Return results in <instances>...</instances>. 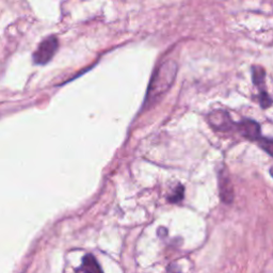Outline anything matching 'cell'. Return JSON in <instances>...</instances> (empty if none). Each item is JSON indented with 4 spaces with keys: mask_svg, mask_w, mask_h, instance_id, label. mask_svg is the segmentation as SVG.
I'll use <instances>...</instances> for the list:
<instances>
[{
    "mask_svg": "<svg viewBox=\"0 0 273 273\" xmlns=\"http://www.w3.org/2000/svg\"><path fill=\"white\" fill-rule=\"evenodd\" d=\"M58 47H59L58 39L54 37V35L42 41V43L38 47V49L33 54L34 63L40 65L48 63L55 56L56 52L58 51Z\"/></svg>",
    "mask_w": 273,
    "mask_h": 273,
    "instance_id": "obj_1",
    "label": "cell"
},
{
    "mask_svg": "<svg viewBox=\"0 0 273 273\" xmlns=\"http://www.w3.org/2000/svg\"><path fill=\"white\" fill-rule=\"evenodd\" d=\"M219 190L220 195L224 203L230 204L233 202L234 191H233V185L231 177L227 168H222L219 173Z\"/></svg>",
    "mask_w": 273,
    "mask_h": 273,
    "instance_id": "obj_2",
    "label": "cell"
},
{
    "mask_svg": "<svg viewBox=\"0 0 273 273\" xmlns=\"http://www.w3.org/2000/svg\"><path fill=\"white\" fill-rule=\"evenodd\" d=\"M238 129L241 135H243L245 138L250 140L258 141L263 139L260 137V127L258 123H256L255 121L244 120L238 125Z\"/></svg>",
    "mask_w": 273,
    "mask_h": 273,
    "instance_id": "obj_3",
    "label": "cell"
},
{
    "mask_svg": "<svg viewBox=\"0 0 273 273\" xmlns=\"http://www.w3.org/2000/svg\"><path fill=\"white\" fill-rule=\"evenodd\" d=\"M209 123L218 129L229 130L232 125V121L229 114L224 111H215L209 115Z\"/></svg>",
    "mask_w": 273,
    "mask_h": 273,
    "instance_id": "obj_4",
    "label": "cell"
},
{
    "mask_svg": "<svg viewBox=\"0 0 273 273\" xmlns=\"http://www.w3.org/2000/svg\"><path fill=\"white\" fill-rule=\"evenodd\" d=\"M80 271L82 273H104L97 260L91 254L86 255L82 259Z\"/></svg>",
    "mask_w": 273,
    "mask_h": 273,
    "instance_id": "obj_5",
    "label": "cell"
},
{
    "mask_svg": "<svg viewBox=\"0 0 273 273\" xmlns=\"http://www.w3.org/2000/svg\"><path fill=\"white\" fill-rule=\"evenodd\" d=\"M265 70L260 66H253L252 69V76H253V81L257 87H262L264 85L265 80Z\"/></svg>",
    "mask_w": 273,
    "mask_h": 273,
    "instance_id": "obj_6",
    "label": "cell"
},
{
    "mask_svg": "<svg viewBox=\"0 0 273 273\" xmlns=\"http://www.w3.org/2000/svg\"><path fill=\"white\" fill-rule=\"evenodd\" d=\"M184 196V187L183 186H179L176 188L175 192L169 197V201L171 203H177V202H181L182 198Z\"/></svg>",
    "mask_w": 273,
    "mask_h": 273,
    "instance_id": "obj_7",
    "label": "cell"
},
{
    "mask_svg": "<svg viewBox=\"0 0 273 273\" xmlns=\"http://www.w3.org/2000/svg\"><path fill=\"white\" fill-rule=\"evenodd\" d=\"M259 103H260V106H262L263 108H265V109L269 108V107L271 106L272 101H271V98H270V96H269L267 92H264V91L260 92Z\"/></svg>",
    "mask_w": 273,
    "mask_h": 273,
    "instance_id": "obj_8",
    "label": "cell"
}]
</instances>
